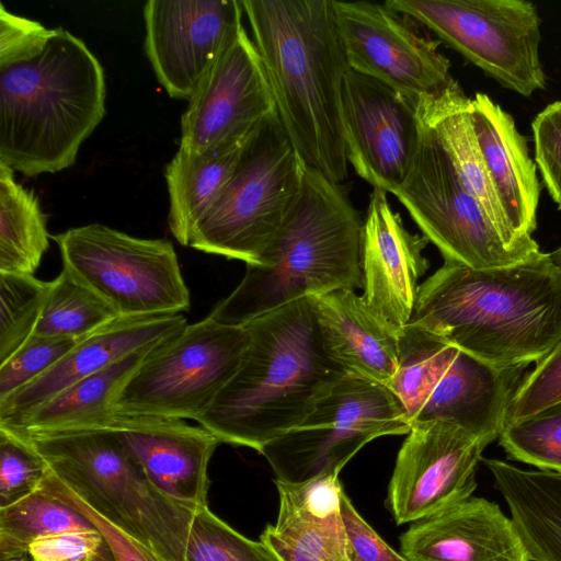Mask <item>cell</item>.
<instances>
[{
	"label": "cell",
	"mask_w": 561,
	"mask_h": 561,
	"mask_svg": "<svg viewBox=\"0 0 561 561\" xmlns=\"http://www.w3.org/2000/svg\"><path fill=\"white\" fill-rule=\"evenodd\" d=\"M410 323L489 364L538 363L561 341V268L543 252L494 268L444 262Z\"/></svg>",
	"instance_id": "obj_1"
},
{
	"label": "cell",
	"mask_w": 561,
	"mask_h": 561,
	"mask_svg": "<svg viewBox=\"0 0 561 561\" xmlns=\"http://www.w3.org/2000/svg\"><path fill=\"white\" fill-rule=\"evenodd\" d=\"M280 123L302 163L341 183L348 174L342 115L350 69L332 0H242Z\"/></svg>",
	"instance_id": "obj_2"
},
{
	"label": "cell",
	"mask_w": 561,
	"mask_h": 561,
	"mask_svg": "<svg viewBox=\"0 0 561 561\" xmlns=\"http://www.w3.org/2000/svg\"><path fill=\"white\" fill-rule=\"evenodd\" d=\"M243 327L250 339L239 367L196 422L220 443L260 451L348 376L324 350L311 297Z\"/></svg>",
	"instance_id": "obj_3"
},
{
	"label": "cell",
	"mask_w": 561,
	"mask_h": 561,
	"mask_svg": "<svg viewBox=\"0 0 561 561\" xmlns=\"http://www.w3.org/2000/svg\"><path fill=\"white\" fill-rule=\"evenodd\" d=\"M363 220L341 183L304 167L298 195L259 265H247L236 289L209 313L243 327L306 297L363 288Z\"/></svg>",
	"instance_id": "obj_4"
},
{
	"label": "cell",
	"mask_w": 561,
	"mask_h": 561,
	"mask_svg": "<svg viewBox=\"0 0 561 561\" xmlns=\"http://www.w3.org/2000/svg\"><path fill=\"white\" fill-rule=\"evenodd\" d=\"M105 95L98 58L55 28L38 56L0 69V161L26 176L71 167L106 113Z\"/></svg>",
	"instance_id": "obj_5"
},
{
	"label": "cell",
	"mask_w": 561,
	"mask_h": 561,
	"mask_svg": "<svg viewBox=\"0 0 561 561\" xmlns=\"http://www.w3.org/2000/svg\"><path fill=\"white\" fill-rule=\"evenodd\" d=\"M31 450L78 499L164 561H184L197 510L159 491L118 433L108 428L21 433Z\"/></svg>",
	"instance_id": "obj_6"
},
{
	"label": "cell",
	"mask_w": 561,
	"mask_h": 561,
	"mask_svg": "<svg viewBox=\"0 0 561 561\" xmlns=\"http://www.w3.org/2000/svg\"><path fill=\"white\" fill-rule=\"evenodd\" d=\"M529 364L493 365L409 323L400 329L399 360L388 388L410 423H454L486 445L508 422Z\"/></svg>",
	"instance_id": "obj_7"
},
{
	"label": "cell",
	"mask_w": 561,
	"mask_h": 561,
	"mask_svg": "<svg viewBox=\"0 0 561 561\" xmlns=\"http://www.w3.org/2000/svg\"><path fill=\"white\" fill-rule=\"evenodd\" d=\"M304 167L274 112L245 141L230 179L187 247L259 265L298 195Z\"/></svg>",
	"instance_id": "obj_8"
},
{
	"label": "cell",
	"mask_w": 561,
	"mask_h": 561,
	"mask_svg": "<svg viewBox=\"0 0 561 561\" xmlns=\"http://www.w3.org/2000/svg\"><path fill=\"white\" fill-rule=\"evenodd\" d=\"M62 267L108 302L121 318L180 314L191 306L173 244L101 224L51 237Z\"/></svg>",
	"instance_id": "obj_9"
},
{
	"label": "cell",
	"mask_w": 561,
	"mask_h": 561,
	"mask_svg": "<svg viewBox=\"0 0 561 561\" xmlns=\"http://www.w3.org/2000/svg\"><path fill=\"white\" fill-rule=\"evenodd\" d=\"M245 327L207 317L157 345L122 388L117 415L197 421L239 367Z\"/></svg>",
	"instance_id": "obj_10"
},
{
	"label": "cell",
	"mask_w": 561,
	"mask_h": 561,
	"mask_svg": "<svg viewBox=\"0 0 561 561\" xmlns=\"http://www.w3.org/2000/svg\"><path fill=\"white\" fill-rule=\"evenodd\" d=\"M419 121L420 138L410 169L389 193L439 250L444 262L494 268L535 256L504 239L436 134Z\"/></svg>",
	"instance_id": "obj_11"
},
{
	"label": "cell",
	"mask_w": 561,
	"mask_h": 561,
	"mask_svg": "<svg viewBox=\"0 0 561 561\" xmlns=\"http://www.w3.org/2000/svg\"><path fill=\"white\" fill-rule=\"evenodd\" d=\"M411 423L397 397L380 383L345 377L296 427L259 451L275 480L300 483L336 474L369 442L408 434Z\"/></svg>",
	"instance_id": "obj_12"
},
{
	"label": "cell",
	"mask_w": 561,
	"mask_h": 561,
	"mask_svg": "<svg viewBox=\"0 0 561 561\" xmlns=\"http://www.w3.org/2000/svg\"><path fill=\"white\" fill-rule=\"evenodd\" d=\"M488 76L530 96L545 90L540 18L524 0H388Z\"/></svg>",
	"instance_id": "obj_13"
},
{
	"label": "cell",
	"mask_w": 561,
	"mask_h": 561,
	"mask_svg": "<svg viewBox=\"0 0 561 561\" xmlns=\"http://www.w3.org/2000/svg\"><path fill=\"white\" fill-rule=\"evenodd\" d=\"M333 12L352 70L390 87L416 105L457 81L438 41L419 33L413 20L387 2L333 1Z\"/></svg>",
	"instance_id": "obj_14"
},
{
	"label": "cell",
	"mask_w": 561,
	"mask_h": 561,
	"mask_svg": "<svg viewBox=\"0 0 561 561\" xmlns=\"http://www.w3.org/2000/svg\"><path fill=\"white\" fill-rule=\"evenodd\" d=\"M274 112L262 59L242 26L191 95L181 118L179 150L199 154L244 141Z\"/></svg>",
	"instance_id": "obj_15"
},
{
	"label": "cell",
	"mask_w": 561,
	"mask_h": 561,
	"mask_svg": "<svg viewBox=\"0 0 561 561\" xmlns=\"http://www.w3.org/2000/svg\"><path fill=\"white\" fill-rule=\"evenodd\" d=\"M486 446L450 422L412 423L388 485L386 504L394 522L411 524L471 497Z\"/></svg>",
	"instance_id": "obj_16"
},
{
	"label": "cell",
	"mask_w": 561,
	"mask_h": 561,
	"mask_svg": "<svg viewBox=\"0 0 561 561\" xmlns=\"http://www.w3.org/2000/svg\"><path fill=\"white\" fill-rule=\"evenodd\" d=\"M237 0H149L145 51L171 98L190 100L209 67L243 26Z\"/></svg>",
	"instance_id": "obj_17"
},
{
	"label": "cell",
	"mask_w": 561,
	"mask_h": 561,
	"mask_svg": "<svg viewBox=\"0 0 561 561\" xmlns=\"http://www.w3.org/2000/svg\"><path fill=\"white\" fill-rule=\"evenodd\" d=\"M342 115L348 164L389 193L405 178L420 138L416 105L374 78L347 70Z\"/></svg>",
	"instance_id": "obj_18"
},
{
	"label": "cell",
	"mask_w": 561,
	"mask_h": 561,
	"mask_svg": "<svg viewBox=\"0 0 561 561\" xmlns=\"http://www.w3.org/2000/svg\"><path fill=\"white\" fill-rule=\"evenodd\" d=\"M430 241L408 231L387 192L373 188L360 232V267L366 305L398 329L411 321L419 280L430 267Z\"/></svg>",
	"instance_id": "obj_19"
},
{
	"label": "cell",
	"mask_w": 561,
	"mask_h": 561,
	"mask_svg": "<svg viewBox=\"0 0 561 561\" xmlns=\"http://www.w3.org/2000/svg\"><path fill=\"white\" fill-rule=\"evenodd\" d=\"M111 430L159 491L194 510L207 506L208 465L220 444L209 431L181 420L117 414Z\"/></svg>",
	"instance_id": "obj_20"
},
{
	"label": "cell",
	"mask_w": 561,
	"mask_h": 561,
	"mask_svg": "<svg viewBox=\"0 0 561 561\" xmlns=\"http://www.w3.org/2000/svg\"><path fill=\"white\" fill-rule=\"evenodd\" d=\"M400 551L408 561H531L512 518L472 496L411 523Z\"/></svg>",
	"instance_id": "obj_21"
},
{
	"label": "cell",
	"mask_w": 561,
	"mask_h": 561,
	"mask_svg": "<svg viewBox=\"0 0 561 561\" xmlns=\"http://www.w3.org/2000/svg\"><path fill=\"white\" fill-rule=\"evenodd\" d=\"M187 325L180 313L119 318L81 339L56 365L30 385L0 400V424H10L70 386L147 346L165 342Z\"/></svg>",
	"instance_id": "obj_22"
},
{
	"label": "cell",
	"mask_w": 561,
	"mask_h": 561,
	"mask_svg": "<svg viewBox=\"0 0 561 561\" xmlns=\"http://www.w3.org/2000/svg\"><path fill=\"white\" fill-rule=\"evenodd\" d=\"M275 484L277 520L265 527L260 540L282 561H350L339 476Z\"/></svg>",
	"instance_id": "obj_23"
},
{
	"label": "cell",
	"mask_w": 561,
	"mask_h": 561,
	"mask_svg": "<svg viewBox=\"0 0 561 561\" xmlns=\"http://www.w3.org/2000/svg\"><path fill=\"white\" fill-rule=\"evenodd\" d=\"M324 350L348 377L388 386L399 360L400 329L353 289L312 296Z\"/></svg>",
	"instance_id": "obj_24"
},
{
	"label": "cell",
	"mask_w": 561,
	"mask_h": 561,
	"mask_svg": "<svg viewBox=\"0 0 561 561\" xmlns=\"http://www.w3.org/2000/svg\"><path fill=\"white\" fill-rule=\"evenodd\" d=\"M469 113L505 215L519 236L530 238L537 228L540 185L526 139L513 117L484 93L470 100Z\"/></svg>",
	"instance_id": "obj_25"
},
{
	"label": "cell",
	"mask_w": 561,
	"mask_h": 561,
	"mask_svg": "<svg viewBox=\"0 0 561 561\" xmlns=\"http://www.w3.org/2000/svg\"><path fill=\"white\" fill-rule=\"evenodd\" d=\"M470 100L457 82L440 94L416 103L419 118L431 128L448 151L456 168L504 239L515 249L536 255L533 237L519 236L511 226L484 163L470 118Z\"/></svg>",
	"instance_id": "obj_26"
},
{
	"label": "cell",
	"mask_w": 561,
	"mask_h": 561,
	"mask_svg": "<svg viewBox=\"0 0 561 561\" xmlns=\"http://www.w3.org/2000/svg\"><path fill=\"white\" fill-rule=\"evenodd\" d=\"M159 345V344H158ZM147 346L70 386L22 419L1 428L21 433L111 428L114 402L130 376L156 347Z\"/></svg>",
	"instance_id": "obj_27"
},
{
	"label": "cell",
	"mask_w": 561,
	"mask_h": 561,
	"mask_svg": "<svg viewBox=\"0 0 561 561\" xmlns=\"http://www.w3.org/2000/svg\"><path fill=\"white\" fill-rule=\"evenodd\" d=\"M531 561H561V472L484 459Z\"/></svg>",
	"instance_id": "obj_28"
},
{
	"label": "cell",
	"mask_w": 561,
	"mask_h": 561,
	"mask_svg": "<svg viewBox=\"0 0 561 561\" xmlns=\"http://www.w3.org/2000/svg\"><path fill=\"white\" fill-rule=\"evenodd\" d=\"M247 140L199 154L178 150L167 164L164 176L170 199L168 224L180 244L188 245L194 228L230 179Z\"/></svg>",
	"instance_id": "obj_29"
},
{
	"label": "cell",
	"mask_w": 561,
	"mask_h": 561,
	"mask_svg": "<svg viewBox=\"0 0 561 561\" xmlns=\"http://www.w3.org/2000/svg\"><path fill=\"white\" fill-rule=\"evenodd\" d=\"M46 216L34 191L0 161V272H36L49 247Z\"/></svg>",
	"instance_id": "obj_30"
},
{
	"label": "cell",
	"mask_w": 561,
	"mask_h": 561,
	"mask_svg": "<svg viewBox=\"0 0 561 561\" xmlns=\"http://www.w3.org/2000/svg\"><path fill=\"white\" fill-rule=\"evenodd\" d=\"M77 530L98 529L79 511L39 488L0 507V561L26 559L35 540Z\"/></svg>",
	"instance_id": "obj_31"
},
{
	"label": "cell",
	"mask_w": 561,
	"mask_h": 561,
	"mask_svg": "<svg viewBox=\"0 0 561 561\" xmlns=\"http://www.w3.org/2000/svg\"><path fill=\"white\" fill-rule=\"evenodd\" d=\"M119 318L108 302L62 267L49 282L34 334L80 341Z\"/></svg>",
	"instance_id": "obj_32"
},
{
	"label": "cell",
	"mask_w": 561,
	"mask_h": 561,
	"mask_svg": "<svg viewBox=\"0 0 561 561\" xmlns=\"http://www.w3.org/2000/svg\"><path fill=\"white\" fill-rule=\"evenodd\" d=\"M48 288L32 274L0 272V364L34 334Z\"/></svg>",
	"instance_id": "obj_33"
},
{
	"label": "cell",
	"mask_w": 561,
	"mask_h": 561,
	"mask_svg": "<svg viewBox=\"0 0 561 561\" xmlns=\"http://www.w3.org/2000/svg\"><path fill=\"white\" fill-rule=\"evenodd\" d=\"M499 442L514 460L561 472V401L507 423Z\"/></svg>",
	"instance_id": "obj_34"
},
{
	"label": "cell",
	"mask_w": 561,
	"mask_h": 561,
	"mask_svg": "<svg viewBox=\"0 0 561 561\" xmlns=\"http://www.w3.org/2000/svg\"><path fill=\"white\" fill-rule=\"evenodd\" d=\"M184 561H282L263 541L234 530L208 506L195 512Z\"/></svg>",
	"instance_id": "obj_35"
},
{
	"label": "cell",
	"mask_w": 561,
	"mask_h": 561,
	"mask_svg": "<svg viewBox=\"0 0 561 561\" xmlns=\"http://www.w3.org/2000/svg\"><path fill=\"white\" fill-rule=\"evenodd\" d=\"M79 341L32 335L9 359L0 364V400L41 377Z\"/></svg>",
	"instance_id": "obj_36"
},
{
	"label": "cell",
	"mask_w": 561,
	"mask_h": 561,
	"mask_svg": "<svg viewBox=\"0 0 561 561\" xmlns=\"http://www.w3.org/2000/svg\"><path fill=\"white\" fill-rule=\"evenodd\" d=\"M46 469L37 456L0 430V507L37 491Z\"/></svg>",
	"instance_id": "obj_37"
},
{
	"label": "cell",
	"mask_w": 561,
	"mask_h": 561,
	"mask_svg": "<svg viewBox=\"0 0 561 561\" xmlns=\"http://www.w3.org/2000/svg\"><path fill=\"white\" fill-rule=\"evenodd\" d=\"M561 401V341L526 375L512 402L508 422Z\"/></svg>",
	"instance_id": "obj_38"
},
{
	"label": "cell",
	"mask_w": 561,
	"mask_h": 561,
	"mask_svg": "<svg viewBox=\"0 0 561 561\" xmlns=\"http://www.w3.org/2000/svg\"><path fill=\"white\" fill-rule=\"evenodd\" d=\"M41 488L85 516L104 537L114 561H164L141 541L91 510L47 470Z\"/></svg>",
	"instance_id": "obj_39"
},
{
	"label": "cell",
	"mask_w": 561,
	"mask_h": 561,
	"mask_svg": "<svg viewBox=\"0 0 561 561\" xmlns=\"http://www.w3.org/2000/svg\"><path fill=\"white\" fill-rule=\"evenodd\" d=\"M531 127L536 163L549 194L561 209V101L543 108Z\"/></svg>",
	"instance_id": "obj_40"
},
{
	"label": "cell",
	"mask_w": 561,
	"mask_h": 561,
	"mask_svg": "<svg viewBox=\"0 0 561 561\" xmlns=\"http://www.w3.org/2000/svg\"><path fill=\"white\" fill-rule=\"evenodd\" d=\"M32 561H114L99 530L67 531L35 540L28 548Z\"/></svg>",
	"instance_id": "obj_41"
},
{
	"label": "cell",
	"mask_w": 561,
	"mask_h": 561,
	"mask_svg": "<svg viewBox=\"0 0 561 561\" xmlns=\"http://www.w3.org/2000/svg\"><path fill=\"white\" fill-rule=\"evenodd\" d=\"M54 33L37 21L9 12L0 3V69L38 56Z\"/></svg>",
	"instance_id": "obj_42"
},
{
	"label": "cell",
	"mask_w": 561,
	"mask_h": 561,
	"mask_svg": "<svg viewBox=\"0 0 561 561\" xmlns=\"http://www.w3.org/2000/svg\"><path fill=\"white\" fill-rule=\"evenodd\" d=\"M341 507L350 561H408L364 519L345 492L342 494Z\"/></svg>",
	"instance_id": "obj_43"
},
{
	"label": "cell",
	"mask_w": 561,
	"mask_h": 561,
	"mask_svg": "<svg viewBox=\"0 0 561 561\" xmlns=\"http://www.w3.org/2000/svg\"><path fill=\"white\" fill-rule=\"evenodd\" d=\"M552 259L561 268V247L551 253Z\"/></svg>",
	"instance_id": "obj_44"
},
{
	"label": "cell",
	"mask_w": 561,
	"mask_h": 561,
	"mask_svg": "<svg viewBox=\"0 0 561 561\" xmlns=\"http://www.w3.org/2000/svg\"><path fill=\"white\" fill-rule=\"evenodd\" d=\"M20 561H32L30 558H26V559H23V560H20Z\"/></svg>",
	"instance_id": "obj_45"
}]
</instances>
